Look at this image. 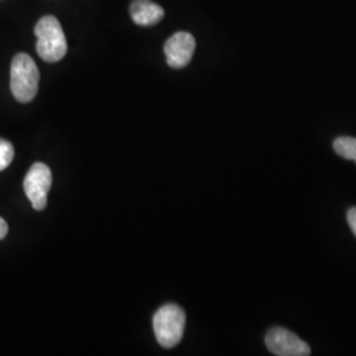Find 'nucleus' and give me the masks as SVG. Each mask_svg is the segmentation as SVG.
<instances>
[{"mask_svg":"<svg viewBox=\"0 0 356 356\" xmlns=\"http://www.w3.org/2000/svg\"><path fill=\"white\" fill-rule=\"evenodd\" d=\"M334 151L346 160H351L356 163V138L341 136L334 140Z\"/></svg>","mask_w":356,"mask_h":356,"instance_id":"6e6552de","label":"nucleus"},{"mask_svg":"<svg viewBox=\"0 0 356 356\" xmlns=\"http://www.w3.org/2000/svg\"><path fill=\"white\" fill-rule=\"evenodd\" d=\"M40 72L35 61L26 53L13 57L11 64V91L17 102H31L38 91Z\"/></svg>","mask_w":356,"mask_h":356,"instance_id":"f03ea898","label":"nucleus"},{"mask_svg":"<svg viewBox=\"0 0 356 356\" xmlns=\"http://www.w3.org/2000/svg\"><path fill=\"white\" fill-rule=\"evenodd\" d=\"M268 350L277 356H309L310 346L298 338L292 331L284 327H272L266 335Z\"/></svg>","mask_w":356,"mask_h":356,"instance_id":"39448f33","label":"nucleus"},{"mask_svg":"<svg viewBox=\"0 0 356 356\" xmlns=\"http://www.w3.org/2000/svg\"><path fill=\"white\" fill-rule=\"evenodd\" d=\"M7 234H8V225L3 218H0V241L4 239Z\"/></svg>","mask_w":356,"mask_h":356,"instance_id":"9b49d317","label":"nucleus"},{"mask_svg":"<svg viewBox=\"0 0 356 356\" xmlns=\"http://www.w3.org/2000/svg\"><path fill=\"white\" fill-rule=\"evenodd\" d=\"M38 38L36 51L47 63H57L63 60L67 51L64 29L54 16H44L35 26Z\"/></svg>","mask_w":356,"mask_h":356,"instance_id":"f257e3e1","label":"nucleus"},{"mask_svg":"<svg viewBox=\"0 0 356 356\" xmlns=\"http://www.w3.org/2000/svg\"><path fill=\"white\" fill-rule=\"evenodd\" d=\"M195 51V40L188 32H177L166 40L164 45L166 63L170 67L181 69L191 61Z\"/></svg>","mask_w":356,"mask_h":356,"instance_id":"423d86ee","label":"nucleus"},{"mask_svg":"<svg viewBox=\"0 0 356 356\" xmlns=\"http://www.w3.org/2000/svg\"><path fill=\"white\" fill-rule=\"evenodd\" d=\"M15 149L10 141L0 139V170H4L13 163Z\"/></svg>","mask_w":356,"mask_h":356,"instance_id":"1a4fd4ad","label":"nucleus"},{"mask_svg":"<svg viewBox=\"0 0 356 356\" xmlns=\"http://www.w3.org/2000/svg\"><path fill=\"white\" fill-rule=\"evenodd\" d=\"M129 15L138 26H151L164 17V10L151 0H134L129 6Z\"/></svg>","mask_w":356,"mask_h":356,"instance_id":"0eeeda50","label":"nucleus"},{"mask_svg":"<svg viewBox=\"0 0 356 356\" xmlns=\"http://www.w3.org/2000/svg\"><path fill=\"white\" fill-rule=\"evenodd\" d=\"M51 186V172L49 166L42 163H36L31 166L24 178V191L35 210L41 211L45 209Z\"/></svg>","mask_w":356,"mask_h":356,"instance_id":"20e7f679","label":"nucleus"},{"mask_svg":"<svg viewBox=\"0 0 356 356\" xmlns=\"http://www.w3.org/2000/svg\"><path fill=\"white\" fill-rule=\"evenodd\" d=\"M185 325L186 314L176 304L161 306L153 317V330L156 339L164 348H173L181 342Z\"/></svg>","mask_w":356,"mask_h":356,"instance_id":"7ed1b4c3","label":"nucleus"},{"mask_svg":"<svg viewBox=\"0 0 356 356\" xmlns=\"http://www.w3.org/2000/svg\"><path fill=\"white\" fill-rule=\"evenodd\" d=\"M347 220H348V225H350V229L354 232V235L356 236V207H351L347 213Z\"/></svg>","mask_w":356,"mask_h":356,"instance_id":"9d476101","label":"nucleus"}]
</instances>
